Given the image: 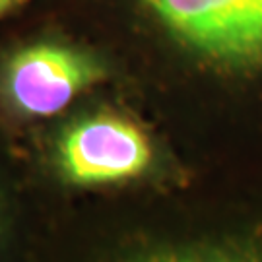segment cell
Returning <instances> with one entry per match:
<instances>
[{"label":"cell","mask_w":262,"mask_h":262,"mask_svg":"<svg viewBox=\"0 0 262 262\" xmlns=\"http://www.w3.org/2000/svg\"><path fill=\"white\" fill-rule=\"evenodd\" d=\"M161 35L220 74L262 82V0H138Z\"/></svg>","instance_id":"obj_1"},{"label":"cell","mask_w":262,"mask_h":262,"mask_svg":"<svg viewBox=\"0 0 262 262\" xmlns=\"http://www.w3.org/2000/svg\"><path fill=\"white\" fill-rule=\"evenodd\" d=\"M105 78L107 68L90 51L56 41H39L16 49L6 58L0 92L18 115L45 119L64 111Z\"/></svg>","instance_id":"obj_2"},{"label":"cell","mask_w":262,"mask_h":262,"mask_svg":"<svg viewBox=\"0 0 262 262\" xmlns=\"http://www.w3.org/2000/svg\"><path fill=\"white\" fill-rule=\"evenodd\" d=\"M56 158L66 181L99 187L144 175L154 161V146L136 122L105 111L68 126L58 142Z\"/></svg>","instance_id":"obj_3"},{"label":"cell","mask_w":262,"mask_h":262,"mask_svg":"<svg viewBox=\"0 0 262 262\" xmlns=\"http://www.w3.org/2000/svg\"><path fill=\"white\" fill-rule=\"evenodd\" d=\"M165 262H262L251 256H185V258H171Z\"/></svg>","instance_id":"obj_4"},{"label":"cell","mask_w":262,"mask_h":262,"mask_svg":"<svg viewBox=\"0 0 262 262\" xmlns=\"http://www.w3.org/2000/svg\"><path fill=\"white\" fill-rule=\"evenodd\" d=\"M29 0H0V18L10 16L14 12H18L19 8H24Z\"/></svg>","instance_id":"obj_5"}]
</instances>
